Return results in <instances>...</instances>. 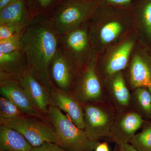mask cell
<instances>
[{
  "instance_id": "12",
  "label": "cell",
  "mask_w": 151,
  "mask_h": 151,
  "mask_svg": "<svg viewBox=\"0 0 151 151\" xmlns=\"http://www.w3.org/2000/svg\"><path fill=\"white\" fill-rule=\"evenodd\" d=\"M34 17L26 0H17L0 9V24L13 26L21 31L27 27Z\"/></svg>"
},
{
  "instance_id": "9",
  "label": "cell",
  "mask_w": 151,
  "mask_h": 151,
  "mask_svg": "<svg viewBox=\"0 0 151 151\" xmlns=\"http://www.w3.org/2000/svg\"><path fill=\"white\" fill-rule=\"evenodd\" d=\"M18 80L36 108L42 113H47L50 105L48 89L29 68L19 76Z\"/></svg>"
},
{
  "instance_id": "19",
  "label": "cell",
  "mask_w": 151,
  "mask_h": 151,
  "mask_svg": "<svg viewBox=\"0 0 151 151\" xmlns=\"http://www.w3.org/2000/svg\"><path fill=\"white\" fill-rule=\"evenodd\" d=\"M138 110L142 116L151 122V93L147 87L137 88L134 94Z\"/></svg>"
},
{
  "instance_id": "15",
  "label": "cell",
  "mask_w": 151,
  "mask_h": 151,
  "mask_svg": "<svg viewBox=\"0 0 151 151\" xmlns=\"http://www.w3.org/2000/svg\"><path fill=\"white\" fill-rule=\"evenodd\" d=\"M131 81L134 88L151 86V57L135 56L132 61L130 71Z\"/></svg>"
},
{
  "instance_id": "30",
  "label": "cell",
  "mask_w": 151,
  "mask_h": 151,
  "mask_svg": "<svg viewBox=\"0 0 151 151\" xmlns=\"http://www.w3.org/2000/svg\"><path fill=\"white\" fill-rule=\"evenodd\" d=\"M95 151H110L107 143H99L95 149Z\"/></svg>"
},
{
  "instance_id": "7",
  "label": "cell",
  "mask_w": 151,
  "mask_h": 151,
  "mask_svg": "<svg viewBox=\"0 0 151 151\" xmlns=\"http://www.w3.org/2000/svg\"><path fill=\"white\" fill-rule=\"evenodd\" d=\"M77 65L59 47L50 64V76L58 89L69 92L74 81Z\"/></svg>"
},
{
  "instance_id": "29",
  "label": "cell",
  "mask_w": 151,
  "mask_h": 151,
  "mask_svg": "<svg viewBox=\"0 0 151 151\" xmlns=\"http://www.w3.org/2000/svg\"><path fill=\"white\" fill-rule=\"evenodd\" d=\"M116 144L121 151H138L130 144L118 143Z\"/></svg>"
},
{
  "instance_id": "27",
  "label": "cell",
  "mask_w": 151,
  "mask_h": 151,
  "mask_svg": "<svg viewBox=\"0 0 151 151\" xmlns=\"http://www.w3.org/2000/svg\"><path fill=\"white\" fill-rule=\"evenodd\" d=\"M32 151H68L58 145L51 142H45L39 147L33 148Z\"/></svg>"
},
{
  "instance_id": "13",
  "label": "cell",
  "mask_w": 151,
  "mask_h": 151,
  "mask_svg": "<svg viewBox=\"0 0 151 151\" xmlns=\"http://www.w3.org/2000/svg\"><path fill=\"white\" fill-rule=\"evenodd\" d=\"M145 122L140 114L127 113L118 119L111 128L110 137L117 144H129Z\"/></svg>"
},
{
  "instance_id": "16",
  "label": "cell",
  "mask_w": 151,
  "mask_h": 151,
  "mask_svg": "<svg viewBox=\"0 0 151 151\" xmlns=\"http://www.w3.org/2000/svg\"><path fill=\"white\" fill-rule=\"evenodd\" d=\"M33 147L19 132L1 125L0 150L3 151H32Z\"/></svg>"
},
{
  "instance_id": "18",
  "label": "cell",
  "mask_w": 151,
  "mask_h": 151,
  "mask_svg": "<svg viewBox=\"0 0 151 151\" xmlns=\"http://www.w3.org/2000/svg\"><path fill=\"white\" fill-rule=\"evenodd\" d=\"M61 0H26L30 12L35 17L43 16L50 17Z\"/></svg>"
},
{
  "instance_id": "34",
  "label": "cell",
  "mask_w": 151,
  "mask_h": 151,
  "mask_svg": "<svg viewBox=\"0 0 151 151\" xmlns=\"http://www.w3.org/2000/svg\"><path fill=\"white\" fill-rule=\"evenodd\" d=\"M0 151H1V150H0Z\"/></svg>"
},
{
  "instance_id": "10",
  "label": "cell",
  "mask_w": 151,
  "mask_h": 151,
  "mask_svg": "<svg viewBox=\"0 0 151 151\" xmlns=\"http://www.w3.org/2000/svg\"><path fill=\"white\" fill-rule=\"evenodd\" d=\"M84 70L75 91L76 98L82 103L98 100L102 95V89L94 58H91Z\"/></svg>"
},
{
  "instance_id": "25",
  "label": "cell",
  "mask_w": 151,
  "mask_h": 151,
  "mask_svg": "<svg viewBox=\"0 0 151 151\" xmlns=\"http://www.w3.org/2000/svg\"><path fill=\"white\" fill-rule=\"evenodd\" d=\"M24 115L8 99L0 98V119H9Z\"/></svg>"
},
{
  "instance_id": "28",
  "label": "cell",
  "mask_w": 151,
  "mask_h": 151,
  "mask_svg": "<svg viewBox=\"0 0 151 151\" xmlns=\"http://www.w3.org/2000/svg\"><path fill=\"white\" fill-rule=\"evenodd\" d=\"M105 4L112 5H127L133 0H102Z\"/></svg>"
},
{
  "instance_id": "4",
  "label": "cell",
  "mask_w": 151,
  "mask_h": 151,
  "mask_svg": "<svg viewBox=\"0 0 151 151\" xmlns=\"http://www.w3.org/2000/svg\"><path fill=\"white\" fill-rule=\"evenodd\" d=\"M37 117L22 115L9 119H0L1 125L10 127L21 134L33 147L45 142L55 144L54 130Z\"/></svg>"
},
{
  "instance_id": "23",
  "label": "cell",
  "mask_w": 151,
  "mask_h": 151,
  "mask_svg": "<svg viewBox=\"0 0 151 151\" xmlns=\"http://www.w3.org/2000/svg\"><path fill=\"white\" fill-rule=\"evenodd\" d=\"M139 15L146 36L151 42V0H143L139 11Z\"/></svg>"
},
{
  "instance_id": "2",
  "label": "cell",
  "mask_w": 151,
  "mask_h": 151,
  "mask_svg": "<svg viewBox=\"0 0 151 151\" xmlns=\"http://www.w3.org/2000/svg\"><path fill=\"white\" fill-rule=\"evenodd\" d=\"M47 114L53 127L55 144L68 151H93L99 141L90 137L58 107L50 105Z\"/></svg>"
},
{
  "instance_id": "1",
  "label": "cell",
  "mask_w": 151,
  "mask_h": 151,
  "mask_svg": "<svg viewBox=\"0 0 151 151\" xmlns=\"http://www.w3.org/2000/svg\"><path fill=\"white\" fill-rule=\"evenodd\" d=\"M60 35L50 17H35L22 37V51L29 69L50 92L54 86L49 73L50 64L59 47Z\"/></svg>"
},
{
  "instance_id": "11",
  "label": "cell",
  "mask_w": 151,
  "mask_h": 151,
  "mask_svg": "<svg viewBox=\"0 0 151 151\" xmlns=\"http://www.w3.org/2000/svg\"><path fill=\"white\" fill-rule=\"evenodd\" d=\"M50 92V105L64 111L78 128L84 129V113L75 98L69 92L62 91L55 86Z\"/></svg>"
},
{
  "instance_id": "5",
  "label": "cell",
  "mask_w": 151,
  "mask_h": 151,
  "mask_svg": "<svg viewBox=\"0 0 151 151\" xmlns=\"http://www.w3.org/2000/svg\"><path fill=\"white\" fill-rule=\"evenodd\" d=\"M0 93L11 101L23 114L38 118L42 117V113L36 108L18 79L0 72Z\"/></svg>"
},
{
  "instance_id": "8",
  "label": "cell",
  "mask_w": 151,
  "mask_h": 151,
  "mask_svg": "<svg viewBox=\"0 0 151 151\" xmlns=\"http://www.w3.org/2000/svg\"><path fill=\"white\" fill-rule=\"evenodd\" d=\"M84 131L95 140L111 136L112 120L103 109L93 105H87L84 109Z\"/></svg>"
},
{
  "instance_id": "14",
  "label": "cell",
  "mask_w": 151,
  "mask_h": 151,
  "mask_svg": "<svg viewBox=\"0 0 151 151\" xmlns=\"http://www.w3.org/2000/svg\"><path fill=\"white\" fill-rule=\"evenodd\" d=\"M28 68L27 58L22 50L0 53V72L18 79L19 76Z\"/></svg>"
},
{
  "instance_id": "21",
  "label": "cell",
  "mask_w": 151,
  "mask_h": 151,
  "mask_svg": "<svg viewBox=\"0 0 151 151\" xmlns=\"http://www.w3.org/2000/svg\"><path fill=\"white\" fill-rule=\"evenodd\" d=\"M145 124L142 130L135 135L129 143L138 151H151V122Z\"/></svg>"
},
{
  "instance_id": "3",
  "label": "cell",
  "mask_w": 151,
  "mask_h": 151,
  "mask_svg": "<svg viewBox=\"0 0 151 151\" xmlns=\"http://www.w3.org/2000/svg\"><path fill=\"white\" fill-rule=\"evenodd\" d=\"M96 0H61L50 17L57 32L65 34L77 28L94 15Z\"/></svg>"
},
{
  "instance_id": "20",
  "label": "cell",
  "mask_w": 151,
  "mask_h": 151,
  "mask_svg": "<svg viewBox=\"0 0 151 151\" xmlns=\"http://www.w3.org/2000/svg\"><path fill=\"white\" fill-rule=\"evenodd\" d=\"M113 96L117 103L122 106H127L130 102L129 92L122 74H117L112 83Z\"/></svg>"
},
{
  "instance_id": "6",
  "label": "cell",
  "mask_w": 151,
  "mask_h": 151,
  "mask_svg": "<svg viewBox=\"0 0 151 151\" xmlns=\"http://www.w3.org/2000/svg\"><path fill=\"white\" fill-rule=\"evenodd\" d=\"M84 24L73 30L60 35V48L77 65L86 58L89 48V34Z\"/></svg>"
},
{
  "instance_id": "32",
  "label": "cell",
  "mask_w": 151,
  "mask_h": 151,
  "mask_svg": "<svg viewBox=\"0 0 151 151\" xmlns=\"http://www.w3.org/2000/svg\"><path fill=\"white\" fill-rule=\"evenodd\" d=\"M114 151H121L120 150V149L119 148V147H118V146L117 145V147H116V149H115V150Z\"/></svg>"
},
{
  "instance_id": "22",
  "label": "cell",
  "mask_w": 151,
  "mask_h": 151,
  "mask_svg": "<svg viewBox=\"0 0 151 151\" xmlns=\"http://www.w3.org/2000/svg\"><path fill=\"white\" fill-rule=\"evenodd\" d=\"M122 24L117 21L109 22L100 29V38L102 42L110 43L113 41L122 32Z\"/></svg>"
},
{
  "instance_id": "26",
  "label": "cell",
  "mask_w": 151,
  "mask_h": 151,
  "mask_svg": "<svg viewBox=\"0 0 151 151\" xmlns=\"http://www.w3.org/2000/svg\"><path fill=\"white\" fill-rule=\"evenodd\" d=\"M24 31L20 30L19 29L10 25L0 24V40L8 38Z\"/></svg>"
},
{
  "instance_id": "33",
  "label": "cell",
  "mask_w": 151,
  "mask_h": 151,
  "mask_svg": "<svg viewBox=\"0 0 151 151\" xmlns=\"http://www.w3.org/2000/svg\"><path fill=\"white\" fill-rule=\"evenodd\" d=\"M148 89L149 90H150V91L151 93V86L149 87Z\"/></svg>"
},
{
  "instance_id": "24",
  "label": "cell",
  "mask_w": 151,
  "mask_h": 151,
  "mask_svg": "<svg viewBox=\"0 0 151 151\" xmlns=\"http://www.w3.org/2000/svg\"><path fill=\"white\" fill-rule=\"evenodd\" d=\"M24 31L8 38L0 40V53H7L17 50H22V37Z\"/></svg>"
},
{
  "instance_id": "31",
  "label": "cell",
  "mask_w": 151,
  "mask_h": 151,
  "mask_svg": "<svg viewBox=\"0 0 151 151\" xmlns=\"http://www.w3.org/2000/svg\"><path fill=\"white\" fill-rule=\"evenodd\" d=\"M17 0H0V9Z\"/></svg>"
},
{
  "instance_id": "17",
  "label": "cell",
  "mask_w": 151,
  "mask_h": 151,
  "mask_svg": "<svg viewBox=\"0 0 151 151\" xmlns=\"http://www.w3.org/2000/svg\"><path fill=\"white\" fill-rule=\"evenodd\" d=\"M134 45L132 41L126 42L116 50L106 66L108 74L113 75L126 68Z\"/></svg>"
}]
</instances>
